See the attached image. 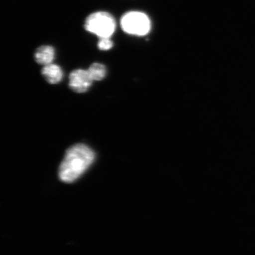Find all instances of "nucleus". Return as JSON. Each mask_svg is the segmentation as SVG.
<instances>
[{"mask_svg":"<svg viewBox=\"0 0 255 255\" xmlns=\"http://www.w3.org/2000/svg\"><path fill=\"white\" fill-rule=\"evenodd\" d=\"M95 159L93 150L85 144H77L67 150L58 176L62 182L72 183L81 177Z\"/></svg>","mask_w":255,"mask_h":255,"instance_id":"1","label":"nucleus"},{"mask_svg":"<svg viewBox=\"0 0 255 255\" xmlns=\"http://www.w3.org/2000/svg\"><path fill=\"white\" fill-rule=\"evenodd\" d=\"M117 23L114 16L106 11L92 13L85 20V30L100 38H110L115 31Z\"/></svg>","mask_w":255,"mask_h":255,"instance_id":"2","label":"nucleus"},{"mask_svg":"<svg viewBox=\"0 0 255 255\" xmlns=\"http://www.w3.org/2000/svg\"><path fill=\"white\" fill-rule=\"evenodd\" d=\"M121 26L124 32L133 36H142L151 28L150 18L140 11H128L121 18Z\"/></svg>","mask_w":255,"mask_h":255,"instance_id":"3","label":"nucleus"},{"mask_svg":"<svg viewBox=\"0 0 255 255\" xmlns=\"http://www.w3.org/2000/svg\"><path fill=\"white\" fill-rule=\"evenodd\" d=\"M69 86L74 92L78 93H84L90 88L92 85V79L87 70H74L70 75Z\"/></svg>","mask_w":255,"mask_h":255,"instance_id":"4","label":"nucleus"},{"mask_svg":"<svg viewBox=\"0 0 255 255\" xmlns=\"http://www.w3.org/2000/svg\"><path fill=\"white\" fill-rule=\"evenodd\" d=\"M42 75L50 84L59 83L63 78V72L61 68L55 64L45 65L42 69Z\"/></svg>","mask_w":255,"mask_h":255,"instance_id":"5","label":"nucleus"},{"mask_svg":"<svg viewBox=\"0 0 255 255\" xmlns=\"http://www.w3.org/2000/svg\"><path fill=\"white\" fill-rule=\"evenodd\" d=\"M55 50L50 46H42L37 48L34 57L36 63L47 65L53 63L55 59Z\"/></svg>","mask_w":255,"mask_h":255,"instance_id":"6","label":"nucleus"},{"mask_svg":"<svg viewBox=\"0 0 255 255\" xmlns=\"http://www.w3.org/2000/svg\"><path fill=\"white\" fill-rule=\"evenodd\" d=\"M87 71L90 74L92 80H97V81L103 80L107 75V68L105 65L99 63L92 64Z\"/></svg>","mask_w":255,"mask_h":255,"instance_id":"7","label":"nucleus"},{"mask_svg":"<svg viewBox=\"0 0 255 255\" xmlns=\"http://www.w3.org/2000/svg\"><path fill=\"white\" fill-rule=\"evenodd\" d=\"M99 49L101 50H109L114 46V43L110 38H101L97 43Z\"/></svg>","mask_w":255,"mask_h":255,"instance_id":"8","label":"nucleus"}]
</instances>
